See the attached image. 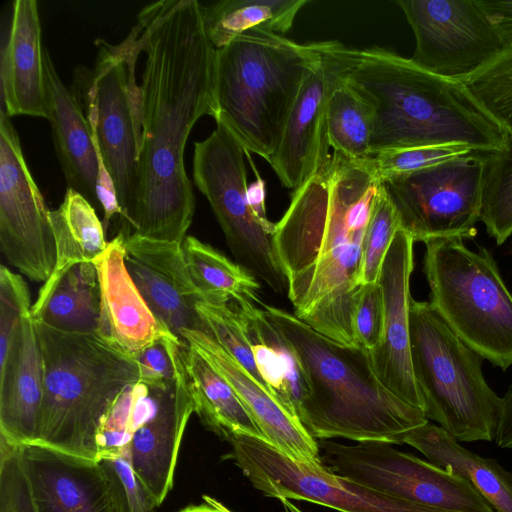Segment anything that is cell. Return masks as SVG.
Returning <instances> with one entry per match:
<instances>
[{
	"label": "cell",
	"instance_id": "8",
	"mask_svg": "<svg viewBox=\"0 0 512 512\" xmlns=\"http://www.w3.org/2000/svg\"><path fill=\"white\" fill-rule=\"evenodd\" d=\"M424 244L430 304L467 346L506 371L512 365V294L491 251L471 250L461 238Z\"/></svg>",
	"mask_w": 512,
	"mask_h": 512
},
{
	"label": "cell",
	"instance_id": "1",
	"mask_svg": "<svg viewBox=\"0 0 512 512\" xmlns=\"http://www.w3.org/2000/svg\"><path fill=\"white\" fill-rule=\"evenodd\" d=\"M146 53L139 85L138 192L128 224L154 240L183 243L195 210L184 151L202 116L217 118V49L197 0H161L130 31Z\"/></svg>",
	"mask_w": 512,
	"mask_h": 512
},
{
	"label": "cell",
	"instance_id": "41",
	"mask_svg": "<svg viewBox=\"0 0 512 512\" xmlns=\"http://www.w3.org/2000/svg\"><path fill=\"white\" fill-rule=\"evenodd\" d=\"M112 486L121 512H154L157 504L124 456L98 460Z\"/></svg>",
	"mask_w": 512,
	"mask_h": 512
},
{
	"label": "cell",
	"instance_id": "21",
	"mask_svg": "<svg viewBox=\"0 0 512 512\" xmlns=\"http://www.w3.org/2000/svg\"><path fill=\"white\" fill-rule=\"evenodd\" d=\"M181 338L230 384L266 442L296 461L323 465L317 440L307 432L297 414L253 377L209 333L184 330Z\"/></svg>",
	"mask_w": 512,
	"mask_h": 512
},
{
	"label": "cell",
	"instance_id": "33",
	"mask_svg": "<svg viewBox=\"0 0 512 512\" xmlns=\"http://www.w3.org/2000/svg\"><path fill=\"white\" fill-rule=\"evenodd\" d=\"M345 79L328 101V141L334 152L353 160H365L371 157L372 111Z\"/></svg>",
	"mask_w": 512,
	"mask_h": 512
},
{
	"label": "cell",
	"instance_id": "17",
	"mask_svg": "<svg viewBox=\"0 0 512 512\" xmlns=\"http://www.w3.org/2000/svg\"><path fill=\"white\" fill-rule=\"evenodd\" d=\"M316 59L290 112L277 151L269 164L282 185L302 187L330 159L327 106L331 93L346 78L357 49L338 41L316 42Z\"/></svg>",
	"mask_w": 512,
	"mask_h": 512
},
{
	"label": "cell",
	"instance_id": "5",
	"mask_svg": "<svg viewBox=\"0 0 512 512\" xmlns=\"http://www.w3.org/2000/svg\"><path fill=\"white\" fill-rule=\"evenodd\" d=\"M34 322L44 361L37 444L98 461L100 428L120 393L140 382L139 366L96 333H68Z\"/></svg>",
	"mask_w": 512,
	"mask_h": 512
},
{
	"label": "cell",
	"instance_id": "24",
	"mask_svg": "<svg viewBox=\"0 0 512 512\" xmlns=\"http://www.w3.org/2000/svg\"><path fill=\"white\" fill-rule=\"evenodd\" d=\"M44 394V361L31 312L0 358V436L12 444H37Z\"/></svg>",
	"mask_w": 512,
	"mask_h": 512
},
{
	"label": "cell",
	"instance_id": "40",
	"mask_svg": "<svg viewBox=\"0 0 512 512\" xmlns=\"http://www.w3.org/2000/svg\"><path fill=\"white\" fill-rule=\"evenodd\" d=\"M24 279L4 265L0 267V358L7 353L23 317L31 312Z\"/></svg>",
	"mask_w": 512,
	"mask_h": 512
},
{
	"label": "cell",
	"instance_id": "19",
	"mask_svg": "<svg viewBox=\"0 0 512 512\" xmlns=\"http://www.w3.org/2000/svg\"><path fill=\"white\" fill-rule=\"evenodd\" d=\"M412 237L399 229L385 256L378 284L384 324L379 345L368 351L380 382L406 403L423 410L410 354V279L414 268Z\"/></svg>",
	"mask_w": 512,
	"mask_h": 512
},
{
	"label": "cell",
	"instance_id": "42",
	"mask_svg": "<svg viewBox=\"0 0 512 512\" xmlns=\"http://www.w3.org/2000/svg\"><path fill=\"white\" fill-rule=\"evenodd\" d=\"M183 344L175 336H167L135 354L140 382L164 387L175 381L183 365Z\"/></svg>",
	"mask_w": 512,
	"mask_h": 512
},
{
	"label": "cell",
	"instance_id": "39",
	"mask_svg": "<svg viewBox=\"0 0 512 512\" xmlns=\"http://www.w3.org/2000/svg\"><path fill=\"white\" fill-rule=\"evenodd\" d=\"M0 443V512H40L21 445Z\"/></svg>",
	"mask_w": 512,
	"mask_h": 512
},
{
	"label": "cell",
	"instance_id": "23",
	"mask_svg": "<svg viewBox=\"0 0 512 512\" xmlns=\"http://www.w3.org/2000/svg\"><path fill=\"white\" fill-rule=\"evenodd\" d=\"M125 234L120 232L94 260L100 288L97 333L134 356L171 334L150 310L125 265Z\"/></svg>",
	"mask_w": 512,
	"mask_h": 512
},
{
	"label": "cell",
	"instance_id": "18",
	"mask_svg": "<svg viewBox=\"0 0 512 512\" xmlns=\"http://www.w3.org/2000/svg\"><path fill=\"white\" fill-rule=\"evenodd\" d=\"M44 75L48 120L67 188L80 193L94 208L100 206L107 224L120 215L112 183L103 169L80 103L61 81L47 48H44Z\"/></svg>",
	"mask_w": 512,
	"mask_h": 512
},
{
	"label": "cell",
	"instance_id": "14",
	"mask_svg": "<svg viewBox=\"0 0 512 512\" xmlns=\"http://www.w3.org/2000/svg\"><path fill=\"white\" fill-rule=\"evenodd\" d=\"M9 118L0 109V248L11 266L44 283L57 262L50 210Z\"/></svg>",
	"mask_w": 512,
	"mask_h": 512
},
{
	"label": "cell",
	"instance_id": "30",
	"mask_svg": "<svg viewBox=\"0 0 512 512\" xmlns=\"http://www.w3.org/2000/svg\"><path fill=\"white\" fill-rule=\"evenodd\" d=\"M307 0H224L203 6L206 33L216 49L238 35L260 30L282 35Z\"/></svg>",
	"mask_w": 512,
	"mask_h": 512
},
{
	"label": "cell",
	"instance_id": "13",
	"mask_svg": "<svg viewBox=\"0 0 512 512\" xmlns=\"http://www.w3.org/2000/svg\"><path fill=\"white\" fill-rule=\"evenodd\" d=\"M224 455L266 497L304 500L340 512H454L386 495L329 471L285 455L263 439L237 435ZM497 512V511H495Z\"/></svg>",
	"mask_w": 512,
	"mask_h": 512
},
{
	"label": "cell",
	"instance_id": "10",
	"mask_svg": "<svg viewBox=\"0 0 512 512\" xmlns=\"http://www.w3.org/2000/svg\"><path fill=\"white\" fill-rule=\"evenodd\" d=\"M204 140L196 141L193 178L208 200L240 265L278 293H287V281L277 262L272 237L274 223H265L248 197L245 149L221 123Z\"/></svg>",
	"mask_w": 512,
	"mask_h": 512
},
{
	"label": "cell",
	"instance_id": "29",
	"mask_svg": "<svg viewBox=\"0 0 512 512\" xmlns=\"http://www.w3.org/2000/svg\"><path fill=\"white\" fill-rule=\"evenodd\" d=\"M182 360L194 412L227 441L237 435L265 437L230 384L195 349L183 344Z\"/></svg>",
	"mask_w": 512,
	"mask_h": 512
},
{
	"label": "cell",
	"instance_id": "45",
	"mask_svg": "<svg viewBox=\"0 0 512 512\" xmlns=\"http://www.w3.org/2000/svg\"><path fill=\"white\" fill-rule=\"evenodd\" d=\"M495 442L501 448L512 450V383L502 397V412Z\"/></svg>",
	"mask_w": 512,
	"mask_h": 512
},
{
	"label": "cell",
	"instance_id": "12",
	"mask_svg": "<svg viewBox=\"0 0 512 512\" xmlns=\"http://www.w3.org/2000/svg\"><path fill=\"white\" fill-rule=\"evenodd\" d=\"M331 472L395 498L454 512H495L465 478L385 442L317 441Z\"/></svg>",
	"mask_w": 512,
	"mask_h": 512
},
{
	"label": "cell",
	"instance_id": "9",
	"mask_svg": "<svg viewBox=\"0 0 512 512\" xmlns=\"http://www.w3.org/2000/svg\"><path fill=\"white\" fill-rule=\"evenodd\" d=\"M95 44L94 67H76L71 91L89 122L120 216L128 223L138 192L139 85L135 66L141 51L130 33L118 45L101 39Z\"/></svg>",
	"mask_w": 512,
	"mask_h": 512
},
{
	"label": "cell",
	"instance_id": "4",
	"mask_svg": "<svg viewBox=\"0 0 512 512\" xmlns=\"http://www.w3.org/2000/svg\"><path fill=\"white\" fill-rule=\"evenodd\" d=\"M268 320L294 349L308 382L298 418L318 440L403 444L429 420L378 379L369 352L327 338L280 308L261 303Z\"/></svg>",
	"mask_w": 512,
	"mask_h": 512
},
{
	"label": "cell",
	"instance_id": "37",
	"mask_svg": "<svg viewBox=\"0 0 512 512\" xmlns=\"http://www.w3.org/2000/svg\"><path fill=\"white\" fill-rule=\"evenodd\" d=\"M195 307L207 327V333L263 384L256 368L251 345L233 304L231 302L210 303L199 301Z\"/></svg>",
	"mask_w": 512,
	"mask_h": 512
},
{
	"label": "cell",
	"instance_id": "46",
	"mask_svg": "<svg viewBox=\"0 0 512 512\" xmlns=\"http://www.w3.org/2000/svg\"><path fill=\"white\" fill-rule=\"evenodd\" d=\"M248 197L253 211L265 223H271L266 216L264 205V183L258 179L248 187Z\"/></svg>",
	"mask_w": 512,
	"mask_h": 512
},
{
	"label": "cell",
	"instance_id": "7",
	"mask_svg": "<svg viewBox=\"0 0 512 512\" xmlns=\"http://www.w3.org/2000/svg\"><path fill=\"white\" fill-rule=\"evenodd\" d=\"M410 354L423 411L457 441L495 440L502 398L486 382L483 358L430 302H410Z\"/></svg>",
	"mask_w": 512,
	"mask_h": 512
},
{
	"label": "cell",
	"instance_id": "44",
	"mask_svg": "<svg viewBox=\"0 0 512 512\" xmlns=\"http://www.w3.org/2000/svg\"><path fill=\"white\" fill-rule=\"evenodd\" d=\"M476 1L506 48H512V1Z\"/></svg>",
	"mask_w": 512,
	"mask_h": 512
},
{
	"label": "cell",
	"instance_id": "16",
	"mask_svg": "<svg viewBox=\"0 0 512 512\" xmlns=\"http://www.w3.org/2000/svg\"><path fill=\"white\" fill-rule=\"evenodd\" d=\"M131 439L123 455L159 507L173 486L178 452L194 413L184 364L164 387L142 382L125 389Z\"/></svg>",
	"mask_w": 512,
	"mask_h": 512
},
{
	"label": "cell",
	"instance_id": "27",
	"mask_svg": "<svg viewBox=\"0 0 512 512\" xmlns=\"http://www.w3.org/2000/svg\"><path fill=\"white\" fill-rule=\"evenodd\" d=\"M231 303L240 316L263 384L298 416L308 395V382L294 349L254 302Z\"/></svg>",
	"mask_w": 512,
	"mask_h": 512
},
{
	"label": "cell",
	"instance_id": "34",
	"mask_svg": "<svg viewBox=\"0 0 512 512\" xmlns=\"http://www.w3.org/2000/svg\"><path fill=\"white\" fill-rule=\"evenodd\" d=\"M456 81L482 114L505 133H512V48Z\"/></svg>",
	"mask_w": 512,
	"mask_h": 512
},
{
	"label": "cell",
	"instance_id": "2",
	"mask_svg": "<svg viewBox=\"0 0 512 512\" xmlns=\"http://www.w3.org/2000/svg\"><path fill=\"white\" fill-rule=\"evenodd\" d=\"M380 186L370 157L333 152L293 191L272 237L294 315L345 346L358 347L352 317L364 286L363 242Z\"/></svg>",
	"mask_w": 512,
	"mask_h": 512
},
{
	"label": "cell",
	"instance_id": "36",
	"mask_svg": "<svg viewBox=\"0 0 512 512\" xmlns=\"http://www.w3.org/2000/svg\"><path fill=\"white\" fill-rule=\"evenodd\" d=\"M399 217L381 183L371 211L363 242L362 282L378 283L382 265L396 232Z\"/></svg>",
	"mask_w": 512,
	"mask_h": 512
},
{
	"label": "cell",
	"instance_id": "31",
	"mask_svg": "<svg viewBox=\"0 0 512 512\" xmlns=\"http://www.w3.org/2000/svg\"><path fill=\"white\" fill-rule=\"evenodd\" d=\"M182 249L189 276L202 301H258L259 283L245 267L193 236L185 237Z\"/></svg>",
	"mask_w": 512,
	"mask_h": 512
},
{
	"label": "cell",
	"instance_id": "6",
	"mask_svg": "<svg viewBox=\"0 0 512 512\" xmlns=\"http://www.w3.org/2000/svg\"><path fill=\"white\" fill-rule=\"evenodd\" d=\"M317 55L316 43L251 30L217 49L216 123L246 152L270 161L303 81Z\"/></svg>",
	"mask_w": 512,
	"mask_h": 512
},
{
	"label": "cell",
	"instance_id": "3",
	"mask_svg": "<svg viewBox=\"0 0 512 512\" xmlns=\"http://www.w3.org/2000/svg\"><path fill=\"white\" fill-rule=\"evenodd\" d=\"M345 81L371 108V157L434 145H465L484 153L504 146L506 133L469 101L456 80L392 51L357 50Z\"/></svg>",
	"mask_w": 512,
	"mask_h": 512
},
{
	"label": "cell",
	"instance_id": "11",
	"mask_svg": "<svg viewBox=\"0 0 512 512\" xmlns=\"http://www.w3.org/2000/svg\"><path fill=\"white\" fill-rule=\"evenodd\" d=\"M487 154L474 151L381 182L414 242L475 237Z\"/></svg>",
	"mask_w": 512,
	"mask_h": 512
},
{
	"label": "cell",
	"instance_id": "47",
	"mask_svg": "<svg viewBox=\"0 0 512 512\" xmlns=\"http://www.w3.org/2000/svg\"><path fill=\"white\" fill-rule=\"evenodd\" d=\"M203 501L200 505H190L179 512H231L213 497L204 495Z\"/></svg>",
	"mask_w": 512,
	"mask_h": 512
},
{
	"label": "cell",
	"instance_id": "43",
	"mask_svg": "<svg viewBox=\"0 0 512 512\" xmlns=\"http://www.w3.org/2000/svg\"><path fill=\"white\" fill-rule=\"evenodd\" d=\"M384 324V306L380 286L365 284L356 303L352 329L358 347L374 350L380 343Z\"/></svg>",
	"mask_w": 512,
	"mask_h": 512
},
{
	"label": "cell",
	"instance_id": "32",
	"mask_svg": "<svg viewBox=\"0 0 512 512\" xmlns=\"http://www.w3.org/2000/svg\"><path fill=\"white\" fill-rule=\"evenodd\" d=\"M57 262L52 274L81 262H94L107 248L104 227L93 205L77 191L67 188L63 201L50 210Z\"/></svg>",
	"mask_w": 512,
	"mask_h": 512
},
{
	"label": "cell",
	"instance_id": "25",
	"mask_svg": "<svg viewBox=\"0 0 512 512\" xmlns=\"http://www.w3.org/2000/svg\"><path fill=\"white\" fill-rule=\"evenodd\" d=\"M1 109L7 116L48 119L44 47L35 0H15L1 49Z\"/></svg>",
	"mask_w": 512,
	"mask_h": 512
},
{
	"label": "cell",
	"instance_id": "48",
	"mask_svg": "<svg viewBox=\"0 0 512 512\" xmlns=\"http://www.w3.org/2000/svg\"><path fill=\"white\" fill-rule=\"evenodd\" d=\"M285 512H303L296 505H294L289 499H279Z\"/></svg>",
	"mask_w": 512,
	"mask_h": 512
},
{
	"label": "cell",
	"instance_id": "35",
	"mask_svg": "<svg viewBox=\"0 0 512 512\" xmlns=\"http://www.w3.org/2000/svg\"><path fill=\"white\" fill-rule=\"evenodd\" d=\"M480 221L498 245L512 235V133L501 150L487 154Z\"/></svg>",
	"mask_w": 512,
	"mask_h": 512
},
{
	"label": "cell",
	"instance_id": "28",
	"mask_svg": "<svg viewBox=\"0 0 512 512\" xmlns=\"http://www.w3.org/2000/svg\"><path fill=\"white\" fill-rule=\"evenodd\" d=\"M431 463L468 480L497 512H512V473L495 459L464 448L440 426L430 423L409 432L403 439Z\"/></svg>",
	"mask_w": 512,
	"mask_h": 512
},
{
	"label": "cell",
	"instance_id": "15",
	"mask_svg": "<svg viewBox=\"0 0 512 512\" xmlns=\"http://www.w3.org/2000/svg\"><path fill=\"white\" fill-rule=\"evenodd\" d=\"M416 46L410 58L440 77L459 80L506 48L476 0H400Z\"/></svg>",
	"mask_w": 512,
	"mask_h": 512
},
{
	"label": "cell",
	"instance_id": "22",
	"mask_svg": "<svg viewBox=\"0 0 512 512\" xmlns=\"http://www.w3.org/2000/svg\"><path fill=\"white\" fill-rule=\"evenodd\" d=\"M21 447L40 512H121L98 461L40 444Z\"/></svg>",
	"mask_w": 512,
	"mask_h": 512
},
{
	"label": "cell",
	"instance_id": "26",
	"mask_svg": "<svg viewBox=\"0 0 512 512\" xmlns=\"http://www.w3.org/2000/svg\"><path fill=\"white\" fill-rule=\"evenodd\" d=\"M34 321L68 333H97L100 288L94 262H81L52 274L31 307Z\"/></svg>",
	"mask_w": 512,
	"mask_h": 512
},
{
	"label": "cell",
	"instance_id": "38",
	"mask_svg": "<svg viewBox=\"0 0 512 512\" xmlns=\"http://www.w3.org/2000/svg\"><path fill=\"white\" fill-rule=\"evenodd\" d=\"M477 151L465 145H434L385 151L370 157L380 182Z\"/></svg>",
	"mask_w": 512,
	"mask_h": 512
},
{
	"label": "cell",
	"instance_id": "20",
	"mask_svg": "<svg viewBox=\"0 0 512 512\" xmlns=\"http://www.w3.org/2000/svg\"><path fill=\"white\" fill-rule=\"evenodd\" d=\"M124 247L126 268L160 323L180 341L184 330L207 333L195 307L202 298L189 276L182 243L133 232L125 235Z\"/></svg>",
	"mask_w": 512,
	"mask_h": 512
}]
</instances>
